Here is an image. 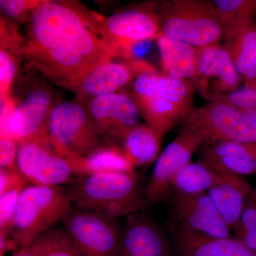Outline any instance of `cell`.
Wrapping results in <instances>:
<instances>
[{
    "label": "cell",
    "instance_id": "cb8c5ba5",
    "mask_svg": "<svg viewBox=\"0 0 256 256\" xmlns=\"http://www.w3.org/2000/svg\"><path fill=\"white\" fill-rule=\"evenodd\" d=\"M162 140L150 126L139 124L128 132L120 146L133 168H140L156 161Z\"/></svg>",
    "mask_w": 256,
    "mask_h": 256
},
{
    "label": "cell",
    "instance_id": "ac0fdd59",
    "mask_svg": "<svg viewBox=\"0 0 256 256\" xmlns=\"http://www.w3.org/2000/svg\"><path fill=\"white\" fill-rule=\"evenodd\" d=\"M226 50L246 84L256 82V22L252 18L226 23Z\"/></svg>",
    "mask_w": 256,
    "mask_h": 256
},
{
    "label": "cell",
    "instance_id": "83f0119b",
    "mask_svg": "<svg viewBox=\"0 0 256 256\" xmlns=\"http://www.w3.org/2000/svg\"><path fill=\"white\" fill-rule=\"evenodd\" d=\"M212 2L226 23L242 18L254 20L256 16V0H216Z\"/></svg>",
    "mask_w": 256,
    "mask_h": 256
},
{
    "label": "cell",
    "instance_id": "4dcf8cb0",
    "mask_svg": "<svg viewBox=\"0 0 256 256\" xmlns=\"http://www.w3.org/2000/svg\"><path fill=\"white\" fill-rule=\"evenodd\" d=\"M62 228H52L35 239L28 246L18 248L14 256H46L58 239Z\"/></svg>",
    "mask_w": 256,
    "mask_h": 256
},
{
    "label": "cell",
    "instance_id": "44dd1931",
    "mask_svg": "<svg viewBox=\"0 0 256 256\" xmlns=\"http://www.w3.org/2000/svg\"><path fill=\"white\" fill-rule=\"evenodd\" d=\"M252 190L242 176L228 174L207 192L230 229L238 224Z\"/></svg>",
    "mask_w": 256,
    "mask_h": 256
},
{
    "label": "cell",
    "instance_id": "f1b7e54d",
    "mask_svg": "<svg viewBox=\"0 0 256 256\" xmlns=\"http://www.w3.org/2000/svg\"><path fill=\"white\" fill-rule=\"evenodd\" d=\"M22 190L18 188L0 195V235H10L14 223L18 197Z\"/></svg>",
    "mask_w": 256,
    "mask_h": 256
},
{
    "label": "cell",
    "instance_id": "ffe728a7",
    "mask_svg": "<svg viewBox=\"0 0 256 256\" xmlns=\"http://www.w3.org/2000/svg\"><path fill=\"white\" fill-rule=\"evenodd\" d=\"M200 160L222 174L256 173V142H223L200 146Z\"/></svg>",
    "mask_w": 256,
    "mask_h": 256
},
{
    "label": "cell",
    "instance_id": "d6986e66",
    "mask_svg": "<svg viewBox=\"0 0 256 256\" xmlns=\"http://www.w3.org/2000/svg\"><path fill=\"white\" fill-rule=\"evenodd\" d=\"M133 72L129 64L106 62L88 72L68 88L77 100L86 104L94 98L120 92L132 82Z\"/></svg>",
    "mask_w": 256,
    "mask_h": 256
},
{
    "label": "cell",
    "instance_id": "8992f818",
    "mask_svg": "<svg viewBox=\"0 0 256 256\" xmlns=\"http://www.w3.org/2000/svg\"><path fill=\"white\" fill-rule=\"evenodd\" d=\"M48 138L52 150L67 160L86 156L106 142L86 106L78 100L56 104L48 118Z\"/></svg>",
    "mask_w": 256,
    "mask_h": 256
},
{
    "label": "cell",
    "instance_id": "f546056e",
    "mask_svg": "<svg viewBox=\"0 0 256 256\" xmlns=\"http://www.w3.org/2000/svg\"><path fill=\"white\" fill-rule=\"evenodd\" d=\"M42 1L32 0H1L2 16L8 20L23 22L30 20L33 12Z\"/></svg>",
    "mask_w": 256,
    "mask_h": 256
},
{
    "label": "cell",
    "instance_id": "d6a6232c",
    "mask_svg": "<svg viewBox=\"0 0 256 256\" xmlns=\"http://www.w3.org/2000/svg\"><path fill=\"white\" fill-rule=\"evenodd\" d=\"M30 184L18 169L0 168V195L12 190H24Z\"/></svg>",
    "mask_w": 256,
    "mask_h": 256
},
{
    "label": "cell",
    "instance_id": "836d02e7",
    "mask_svg": "<svg viewBox=\"0 0 256 256\" xmlns=\"http://www.w3.org/2000/svg\"><path fill=\"white\" fill-rule=\"evenodd\" d=\"M18 142L16 140L11 138H0V168L18 169Z\"/></svg>",
    "mask_w": 256,
    "mask_h": 256
},
{
    "label": "cell",
    "instance_id": "d590c367",
    "mask_svg": "<svg viewBox=\"0 0 256 256\" xmlns=\"http://www.w3.org/2000/svg\"><path fill=\"white\" fill-rule=\"evenodd\" d=\"M246 120L248 122L252 127L256 128V108L250 110L242 111Z\"/></svg>",
    "mask_w": 256,
    "mask_h": 256
},
{
    "label": "cell",
    "instance_id": "7402d4cb",
    "mask_svg": "<svg viewBox=\"0 0 256 256\" xmlns=\"http://www.w3.org/2000/svg\"><path fill=\"white\" fill-rule=\"evenodd\" d=\"M77 178L105 172H134L120 146L106 142L86 156L68 160Z\"/></svg>",
    "mask_w": 256,
    "mask_h": 256
},
{
    "label": "cell",
    "instance_id": "1f68e13d",
    "mask_svg": "<svg viewBox=\"0 0 256 256\" xmlns=\"http://www.w3.org/2000/svg\"><path fill=\"white\" fill-rule=\"evenodd\" d=\"M220 100L242 111L256 108V82L236 89Z\"/></svg>",
    "mask_w": 256,
    "mask_h": 256
},
{
    "label": "cell",
    "instance_id": "8fae6325",
    "mask_svg": "<svg viewBox=\"0 0 256 256\" xmlns=\"http://www.w3.org/2000/svg\"><path fill=\"white\" fill-rule=\"evenodd\" d=\"M201 140L188 131L180 130L178 137L166 146L156 162L150 178L144 188L146 205L166 201L172 194V185L178 173L188 163Z\"/></svg>",
    "mask_w": 256,
    "mask_h": 256
},
{
    "label": "cell",
    "instance_id": "7c38bea8",
    "mask_svg": "<svg viewBox=\"0 0 256 256\" xmlns=\"http://www.w3.org/2000/svg\"><path fill=\"white\" fill-rule=\"evenodd\" d=\"M198 48L196 73L190 82L202 97L212 102L238 88L242 76L225 47L216 44Z\"/></svg>",
    "mask_w": 256,
    "mask_h": 256
},
{
    "label": "cell",
    "instance_id": "e575fe53",
    "mask_svg": "<svg viewBox=\"0 0 256 256\" xmlns=\"http://www.w3.org/2000/svg\"><path fill=\"white\" fill-rule=\"evenodd\" d=\"M46 256H84L72 237L62 230L54 245Z\"/></svg>",
    "mask_w": 256,
    "mask_h": 256
},
{
    "label": "cell",
    "instance_id": "52a82bcc",
    "mask_svg": "<svg viewBox=\"0 0 256 256\" xmlns=\"http://www.w3.org/2000/svg\"><path fill=\"white\" fill-rule=\"evenodd\" d=\"M23 80L14 100V107L6 124L1 126V138H11L18 142L37 140L50 144L48 121L57 102L52 88L44 80L28 76Z\"/></svg>",
    "mask_w": 256,
    "mask_h": 256
},
{
    "label": "cell",
    "instance_id": "ba28073f",
    "mask_svg": "<svg viewBox=\"0 0 256 256\" xmlns=\"http://www.w3.org/2000/svg\"><path fill=\"white\" fill-rule=\"evenodd\" d=\"M180 130L188 131L202 146L218 143L256 142V128L246 120L242 110L224 100L212 101L192 111Z\"/></svg>",
    "mask_w": 256,
    "mask_h": 256
},
{
    "label": "cell",
    "instance_id": "9a60e30c",
    "mask_svg": "<svg viewBox=\"0 0 256 256\" xmlns=\"http://www.w3.org/2000/svg\"><path fill=\"white\" fill-rule=\"evenodd\" d=\"M172 215L174 224L195 233L217 238L232 236L230 229L208 194H172Z\"/></svg>",
    "mask_w": 256,
    "mask_h": 256
},
{
    "label": "cell",
    "instance_id": "2e32d148",
    "mask_svg": "<svg viewBox=\"0 0 256 256\" xmlns=\"http://www.w3.org/2000/svg\"><path fill=\"white\" fill-rule=\"evenodd\" d=\"M116 256H172L163 229L140 212L126 216Z\"/></svg>",
    "mask_w": 256,
    "mask_h": 256
},
{
    "label": "cell",
    "instance_id": "4316f807",
    "mask_svg": "<svg viewBox=\"0 0 256 256\" xmlns=\"http://www.w3.org/2000/svg\"><path fill=\"white\" fill-rule=\"evenodd\" d=\"M233 230L235 238L256 252V188L248 196L242 216Z\"/></svg>",
    "mask_w": 256,
    "mask_h": 256
},
{
    "label": "cell",
    "instance_id": "5b68a950",
    "mask_svg": "<svg viewBox=\"0 0 256 256\" xmlns=\"http://www.w3.org/2000/svg\"><path fill=\"white\" fill-rule=\"evenodd\" d=\"M66 188L60 186L30 184L18 197L10 236L20 248L54 228L72 208Z\"/></svg>",
    "mask_w": 256,
    "mask_h": 256
},
{
    "label": "cell",
    "instance_id": "4fadbf2b",
    "mask_svg": "<svg viewBox=\"0 0 256 256\" xmlns=\"http://www.w3.org/2000/svg\"><path fill=\"white\" fill-rule=\"evenodd\" d=\"M85 105L106 142L120 146L128 132L139 124L141 114L137 104L124 92L99 96Z\"/></svg>",
    "mask_w": 256,
    "mask_h": 256
},
{
    "label": "cell",
    "instance_id": "9c48e42d",
    "mask_svg": "<svg viewBox=\"0 0 256 256\" xmlns=\"http://www.w3.org/2000/svg\"><path fill=\"white\" fill-rule=\"evenodd\" d=\"M100 30L114 58L132 60L134 45L159 36V13L154 5L148 3L121 10L108 18H102Z\"/></svg>",
    "mask_w": 256,
    "mask_h": 256
},
{
    "label": "cell",
    "instance_id": "277c9868",
    "mask_svg": "<svg viewBox=\"0 0 256 256\" xmlns=\"http://www.w3.org/2000/svg\"><path fill=\"white\" fill-rule=\"evenodd\" d=\"M159 36L196 47L218 44L226 22L212 2L172 0L160 6Z\"/></svg>",
    "mask_w": 256,
    "mask_h": 256
},
{
    "label": "cell",
    "instance_id": "d4e9b609",
    "mask_svg": "<svg viewBox=\"0 0 256 256\" xmlns=\"http://www.w3.org/2000/svg\"><path fill=\"white\" fill-rule=\"evenodd\" d=\"M227 175L218 172L201 160L191 162L174 178L172 185V194L195 195L207 193L223 182Z\"/></svg>",
    "mask_w": 256,
    "mask_h": 256
},
{
    "label": "cell",
    "instance_id": "30bf717a",
    "mask_svg": "<svg viewBox=\"0 0 256 256\" xmlns=\"http://www.w3.org/2000/svg\"><path fill=\"white\" fill-rule=\"evenodd\" d=\"M116 220L72 208L62 223L84 256H116L122 230Z\"/></svg>",
    "mask_w": 256,
    "mask_h": 256
},
{
    "label": "cell",
    "instance_id": "6da1fadb",
    "mask_svg": "<svg viewBox=\"0 0 256 256\" xmlns=\"http://www.w3.org/2000/svg\"><path fill=\"white\" fill-rule=\"evenodd\" d=\"M102 16L74 1H42L26 28L21 56L28 68L68 88L114 58L100 33Z\"/></svg>",
    "mask_w": 256,
    "mask_h": 256
},
{
    "label": "cell",
    "instance_id": "e0dca14e",
    "mask_svg": "<svg viewBox=\"0 0 256 256\" xmlns=\"http://www.w3.org/2000/svg\"><path fill=\"white\" fill-rule=\"evenodd\" d=\"M170 230L180 256H256L255 252L235 237L208 236L174 223Z\"/></svg>",
    "mask_w": 256,
    "mask_h": 256
},
{
    "label": "cell",
    "instance_id": "5bb4252c",
    "mask_svg": "<svg viewBox=\"0 0 256 256\" xmlns=\"http://www.w3.org/2000/svg\"><path fill=\"white\" fill-rule=\"evenodd\" d=\"M16 166L32 184L60 186L76 178L68 160L40 141L18 142Z\"/></svg>",
    "mask_w": 256,
    "mask_h": 256
},
{
    "label": "cell",
    "instance_id": "3957f363",
    "mask_svg": "<svg viewBox=\"0 0 256 256\" xmlns=\"http://www.w3.org/2000/svg\"><path fill=\"white\" fill-rule=\"evenodd\" d=\"M66 190L76 208L114 220L140 212L146 206L144 188L136 172L79 176Z\"/></svg>",
    "mask_w": 256,
    "mask_h": 256
},
{
    "label": "cell",
    "instance_id": "7a4b0ae2",
    "mask_svg": "<svg viewBox=\"0 0 256 256\" xmlns=\"http://www.w3.org/2000/svg\"><path fill=\"white\" fill-rule=\"evenodd\" d=\"M132 98L146 124L162 138L191 114L194 88L190 80L159 74L141 60L129 64Z\"/></svg>",
    "mask_w": 256,
    "mask_h": 256
},
{
    "label": "cell",
    "instance_id": "603a6c76",
    "mask_svg": "<svg viewBox=\"0 0 256 256\" xmlns=\"http://www.w3.org/2000/svg\"><path fill=\"white\" fill-rule=\"evenodd\" d=\"M156 40L163 74L173 78L191 80L196 73L200 48L162 36Z\"/></svg>",
    "mask_w": 256,
    "mask_h": 256
},
{
    "label": "cell",
    "instance_id": "484cf974",
    "mask_svg": "<svg viewBox=\"0 0 256 256\" xmlns=\"http://www.w3.org/2000/svg\"><path fill=\"white\" fill-rule=\"evenodd\" d=\"M21 48L1 45L0 50V98L1 102L12 96L15 78L18 76Z\"/></svg>",
    "mask_w": 256,
    "mask_h": 256
}]
</instances>
